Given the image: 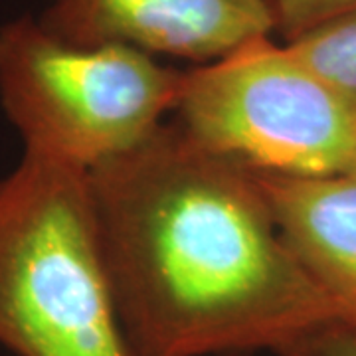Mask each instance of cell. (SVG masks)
Wrapping results in <instances>:
<instances>
[{
    "label": "cell",
    "instance_id": "9",
    "mask_svg": "<svg viewBox=\"0 0 356 356\" xmlns=\"http://www.w3.org/2000/svg\"><path fill=\"white\" fill-rule=\"evenodd\" d=\"M277 356H356V334L331 323L309 332Z\"/></svg>",
    "mask_w": 356,
    "mask_h": 356
},
{
    "label": "cell",
    "instance_id": "1",
    "mask_svg": "<svg viewBox=\"0 0 356 356\" xmlns=\"http://www.w3.org/2000/svg\"><path fill=\"white\" fill-rule=\"evenodd\" d=\"M88 177L115 293L145 356L280 355L334 323L254 172L177 121Z\"/></svg>",
    "mask_w": 356,
    "mask_h": 356
},
{
    "label": "cell",
    "instance_id": "4",
    "mask_svg": "<svg viewBox=\"0 0 356 356\" xmlns=\"http://www.w3.org/2000/svg\"><path fill=\"white\" fill-rule=\"evenodd\" d=\"M175 111L198 145L252 172L356 170V107L269 36L184 72Z\"/></svg>",
    "mask_w": 356,
    "mask_h": 356
},
{
    "label": "cell",
    "instance_id": "7",
    "mask_svg": "<svg viewBox=\"0 0 356 356\" xmlns=\"http://www.w3.org/2000/svg\"><path fill=\"white\" fill-rule=\"evenodd\" d=\"M285 44L356 107V13L315 26Z\"/></svg>",
    "mask_w": 356,
    "mask_h": 356
},
{
    "label": "cell",
    "instance_id": "6",
    "mask_svg": "<svg viewBox=\"0 0 356 356\" xmlns=\"http://www.w3.org/2000/svg\"><path fill=\"white\" fill-rule=\"evenodd\" d=\"M254 175L285 242L331 303L334 325L356 334V170L318 178Z\"/></svg>",
    "mask_w": 356,
    "mask_h": 356
},
{
    "label": "cell",
    "instance_id": "8",
    "mask_svg": "<svg viewBox=\"0 0 356 356\" xmlns=\"http://www.w3.org/2000/svg\"><path fill=\"white\" fill-rule=\"evenodd\" d=\"M273 14L275 30L285 42L305 34L344 14L356 13V0H267Z\"/></svg>",
    "mask_w": 356,
    "mask_h": 356
},
{
    "label": "cell",
    "instance_id": "3",
    "mask_svg": "<svg viewBox=\"0 0 356 356\" xmlns=\"http://www.w3.org/2000/svg\"><path fill=\"white\" fill-rule=\"evenodd\" d=\"M182 79L147 51L72 44L32 16L0 28V103L24 153L83 172L151 139Z\"/></svg>",
    "mask_w": 356,
    "mask_h": 356
},
{
    "label": "cell",
    "instance_id": "2",
    "mask_svg": "<svg viewBox=\"0 0 356 356\" xmlns=\"http://www.w3.org/2000/svg\"><path fill=\"white\" fill-rule=\"evenodd\" d=\"M0 344L16 356H145L115 293L88 172L26 153L0 178Z\"/></svg>",
    "mask_w": 356,
    "mask_h": 356
},
{
    "label": "cell",
    "instance_id": "5",
    "mask_svg": "<svg viewBox=\"0 0 356 356\" xmlns=\"http://www.w3.org/2000/svg\"><path fill=\"white\" fill-rule=\"evenodd\" d=\"M38 20L79 46L121 44L200 64L275 30L267 0H54Z\"/></svg>",
    "mask_w": 356,
    "mask_h": 356
}]
</instances>
